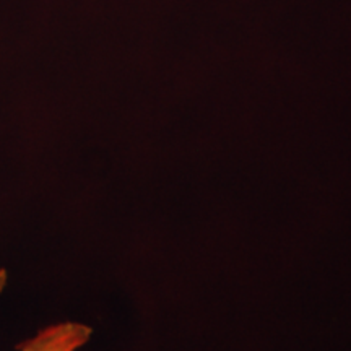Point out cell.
Returning a JSON list of instances; mask_svg holds the SVG:
<instances>
[{"mask_svg": "<svg viewBox=\"0 0 351 351\" xmlns=\"http://www.w3.org/2000/svg\"><path fill=\"white\" fill-rule=\"evenodd\" d=\"M5 285H7V270L0 269V293H2V289Z\"/></svg>", "mask_w": 351, "mask_h": 351, "instance_id": "obj_2", "label": "cell"}, {"mask_svg": "<svg viewBox=\"0 0 351 351\" xmlns=\"http://www.w3.org/2000/svg\"><path fill=\"white\" fill-rule=\"evenodd\" d=\"M91 328L78 322H60L43 328L19 345V351H77L90 340Z\"/></svg>", "mask_w": 351, "mask_h": 351, "instance_id": "obj_1", "label": "cell"}]
</instances>
